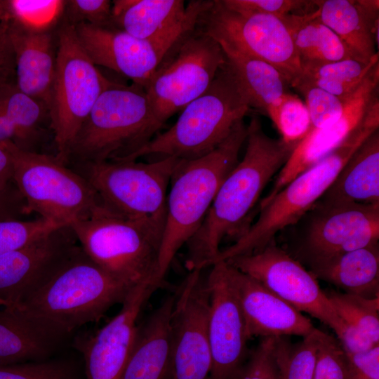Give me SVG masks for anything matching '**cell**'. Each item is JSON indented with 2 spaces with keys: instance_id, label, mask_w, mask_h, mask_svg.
Instances as JSON below:
<instances>
[{
  "instance_id": "obj_40",
  "label": "cell",
  "mask_w": 379,
  "mask_h": 379,
  "mask_svg": "<svg viewBox=\"0 0 379 379\" xmlns=\"http://www.w3.org/2000/svg\"><path fill=\"white\" fill-rule=\"evenodd\" d=\"M228 8L239 13H259L280 19L288 15H305L317 10L314 1L305 0H222Z\"/></svg>"
},
{
  "instance_id": "obj_33",
  "label": "cell",
  "mask_w": 379,
  "mask_h": 379,
  "mask_svg": "<svg viewBox=\"0 0 379 379\" xmlns=\"http://www.w3.org/2000/svg\"><path fill=\"white\" fill-rule=\"evenodd\" d=\"M321 331L315 328L297 343L276 339L275 356L280 379H313Z\"/></svg>"
},
{
  "instance_id": "obj_45",
  "label": "cell",
  "mask_w": 379,
  "mask_h": 379,
  "mask_svg": "<svg viewBox=\"0 0 379 379\" xmlns=\"http://www.w3.org/2000/svg\"><path fill=\"white\" fill-rule=\"evenodd\" d=\"M8 20L0 25V88L15 83V54L8 34Z\"/></svg>"
},
{
  "instance_id": "obj_25",
  "label": "cell",
  "mask_w": 379,
  "mask_h": 379,
  "mask_svg": "<svg viewBox=\"0 0 379 379\" xmlns=\"http://www.w3.org/2000/svg\"><path fill=\"white\" fill-rule=\"evenodd\" d=\"M175 294L168 295L140 326L122 379H171V315Z\"/></svg>"
},
{
  "instance_id": "obj_43",
  "label": "cell",
  "mask_w": 379,
  "mask_h": 379,
  "mask_svg": "<svg viewBox=\"0 0 379 379\" xmlns=\"http://www.w3.org/2000/svg\"><path fill=\"white\" fill-rule=\"evenodd\" d=\"M62 20L73 25L86 23L112 26V1L109 0L65 1Z\"/></svg>"
},
{
  "instance_id": "obj_30",
  "label": "cell",
  "mask_w": 379,
  "mask_h": 379,
  "mask_svg": "<svg viewBox=\"0 0 379 379\" xmlns=\"http://www.w3.org/2000/svg\"><path fill=\"white\" fill-rule=\"evenodd\" d=\"M215 39L244 89L251 108L266 112L270 105L289 92V83L275 67L226 40Z\"/></svg>"
},
{
  "instance_id": "obj_32",
  "label": "cell",
  "mask_w": 379,
  "mask_h": 379,
  "mask_svg": "<svg viewBox=\"0 0 379 379\" xmlns=\"http://www.w3.org/2000/svg\"><path fill=\"white\" fill-rule=\"evenodd\" d=\"M378 62V54L368 64L349 58L304 68L291 87L296 89L302 86H316L339 98L347 99Z\"/></svg>"
},
{
  "instance_id": "obj_4",
  "label": "cell",
  "mask_w": 379,
  "mask_h": 379,
  "mask_svg": "<svg viewBox=\"0 0 379 379\" xmlns=\"http://www.w3.org/2000/svg\"><path fill=\"white\" fill-rule=\"evenodd\" d=\"M379 129V102L332 152L291 180L267 204L259 208L258 220L232 245L220 249L214 263L260 251L275 235L296 224L313 208L345 164L373 133Z\"/></svg>"
},
{
  "instance_id": "obj_17",
  "label": "cell",
  "mask_w": 379,
  "mask_h": 379,
  "mask_svg": "<svg viewBox=\"0 0 379 379\" xmlns=\"http://www.w3.org/2000/svg\"><path fill=\"white\" fill-rule=\"evenodd\" d=\"M79 246L72 228L62 226L0 255V305L15 309L25 295L51 277Z\"/></svg>"
},
{
  "instance_id": "obj_3",
  "label": "cell",
  "mask_w": 379,
  "mask_h": 379,
  "mask_svg": "<svg viewBox=\"0 0 379 379\" xmlns=\"http://www.w3.org/2000/svg\"><path fill=\"white\" fill-rule=\"evenodd\" d=\"M247 136L244 120L208 154L180 159L170 182L166 222L159 256L157 282L161 287L177 252L201 225L222 182L239 162Z\"/></svg>"
},
{
  "instance_id": "obj_5",
  "label": "cell",
  "mask_w": 379,
  "mask_h": 379,
  "mask_svg": "<svg viewBox=\"0 0 379 379\" xmlns=\"http://www.w3.org/2000/svg\"><path fill=\"white\" fill-rule=\"evenodd\" d=\"M163 126L142 86L112 81L79 129L65 164L133 160Z\"/></svg>"
},
{
  "instance_id": "obj_20",
  "label": "cell",
  "mask_w": 379,
  "mask_h": 379,
  "mask_svg": "<svg viewBox=\"0 0 379 379\" xmlns=\"http://www.w3.org/2000/svg\"><path fill=\"white\" fill-rule=\"evenodd\" d=\"M147 281L134 286L120 311L93 335L74 341L84 357L86 379H122L143 306L157 289Z\"/></svg>"
},
{
  "instance_id": "obj_13",
  "label": "cell",
  "mask_w": 379,
  "mask_h": 379,
  "mask_svg": "<svg viewBox=\"0 0 379 379\" xmlns=\"http://www.w3.org/2000/svg\"><path fill=\"white\" fill-rule=\"evenodd\" d=\"M252 277L300 312L316 318L340 338L345 325L335 311L317 279L286 251L267 245L256 252L225 260Z\"/></svg>"
},
{
  "instance_id": "obj_38",
  "label": "cell",
  "mask_w": 379,
  "mask_h": 379,
  "mask_svg": "<svg viewBox=\"0 0 379 379\" xmlns=\"http://www.w3.org/2000/svg\"><path fill=\"white\" fill-rule=\"evenodd\" d=\"M0 379H81L68 361L43 360L0 365Z\"/></svg>"
},
{
  "instance_id": "obj_12",
  "label": "cell",
  "mask_w": 379,
  "mask_h": 379,
  "mask_svg": "<svg viewBox=\"0 0 379 379\" xmlns=\"http://www.w3.org/2000/svg\"><path fill=\"white\" fill-rule=\"evenodd\" d=\"M197 26L216 39L226 40L244 53L275 67L290 86L302 68L291 34L281 19L271 15L239 13L222 0L211 1Z\"/></svg>"
},
{
  "instance_id": "obj_44",
  "label": "cell",
  "mask_w": 379,
  "mask_h": 379,
  "mask_svg": "<svg viewBox=\"0 0 379 379\" xmlns=\"http://www.w3.org/2000/svg\"><path fill=\"white\" fill-rule=\"evenodd\" d=\"M345 353L350 379H379V345L366 352Z\"/></svg>"
},
{
  "instance_id": "obj_9",
  "label": "cell",
  "mask_w": 379,
  "mask_h": 379,
  "mask_svg": "<svg viewBox=\"0 0 379 379\" xmlns=\"http://www.w3.org/2000/svg\"><path fill=\"white\" fill-rule=\"evenodd\" d=\"M57 53L49 105L50 128L63 163L79 129L111 84L79 43L73 25L63 20L56 32Z\"/></svg>"
},
{
  "instance_id": "obj_46",
  "label": "cell",
  "mask_w": 379,
  "mask_h": 379,
  "mask_svg": "<svg viewBox=\"0 0 379 379\" xmlns=\"http://www.w3.org/2000/svg\"><path fill=\"white\" fill-rule=\"evenodd\" d=\"M27 214L25 201L15 184L0 189V220H22Z\"/></svg>"
},
{
  "instance_id": "obj_14",
  "label": "cell",
  "mask_w": 379,
  "mask_h": 379,
  "mask_svg": "<svg viewBox=\"0 0 379 379\" xmlns=\"http://www.w3.org/2000/svg\"><path fill=\"white\" fill-rule=\"evenodd\" d=\"M202 270L190 272L175 293L171 315V379H209V291Z\"/></svg>"
},
{
  "instance_id": "obj_11",
  "label": "cell",
  "mask_w": 379,
  "mask_h": 379,
  "mask_svg": "<svg viewBox=\"0 0 379 379\" xmlns=\"http://www.w3.org/2000/svg\"><path fill=\"white\" fill-rule=\"evenodd\" d=\"M225 61L218 41L197 24L184 34L145 88L158 121L164 125L206 91Z\"/></svg>"
},
{
  "instance_id": "obj_35",
  "label": "cell",
  "mask_w": 379,
  "mask_h": 379,
  "mask_svg": "<svg viewBox=\"0 0 379 379\" xmlns=\"http://www.w3.org/2000/svg\"><path fill=\"white\" fill-rule=\"evenodd\" d=\"M266 113L279 131L281 139L295 147L312 129L310 116L305 102L290 92L270 105Z\"/></svg>"
},
{
  "instance_id": "obj_41",
  "label": "cell",
  "mask_w": 379,
  "mask_h": 379,
  "mask_svg": "<svg viewBox=\"0 0 379 379\" xmlns=\"http://www.w3.org/2000/svg\"><path fill=\"white\" fill-rule=\"evenodd\" d=\"M313 379H350L347 355L340 343L322 331Z\"/></svg>"
},
{
  "instance_id": "obj_23",
  "label": "cell",
  "mask_w": 379,
  "mask_h": 379,
  "mask_svg": "<svg viewBox=\"0 0 379 379\" xmlns=\"http://www.w3.org/2000/svg\"><path fill=\"white\" fill-rule=\"evenodd\" d=\"M318 18L342 41L351 57L368 64L378 54V0L314 1Z\"/></svg>"
},
{
  "instance_id": "obj_15",
  "label": "cell",
  "mask_w": 379,
  "mask_h": 379,
  "mask_svg": "<svg viewBox=\"0 0 379 379\" xmlns=\"http://www.w3.org/2000/svg\"><path fill=\"white\" fill-rule=\"evenodd\" d=\"M310 211L300 250L304 259L378 244L379 204L317 201Z\"/></svg>"
},
{
  "instance_id": "obj_28",
  "label": "cell",
  "mask_w": 379,
  "mask_h": 379,
  "mask_svg": "<svg viewBox=\"0 0 379 379\" xmlns=\"http://www.w3.org/2000/svg\"><path fill=\"white\" fill-rule=\"evenodd\" d=\"M60 339L21 312L0 305V365L48 359Z\"/></svg>"
},
{
  "instance_id": "obj_1",
  "label": "cell",
  "mask_w": 379,
  "mask_h": 379,
  "mask_svg": "<svg viewBox=\"0 0 379 379\" xmlns=\"http://www.w3.org/2000/svg\"><path fill=\"white\" fill-rule=\"evenodd\" d=\"M246 141L242 159L225 178L201 225L186 244L185 267L190 272L211 267L222 240L233 237L235 241L245 232L262 191L295 148L267 135L256 115L247 125Z\"/></svg>"
},
{
  "instance_id": "obj_48",
  "label": "cell",
  "mask_w": 379,
  "mask_h": 379,
  "mask_svg": "<svg viewBox=\"0 0 379 379\" xmlns=\"http://www.w3.org/2000/svg\"><path fill=\"white\" fill-rule=\"evenodd\" d=\"M8 20L7 0H0V25Z\"/></svg>"
},
{
  "instance_id": "obj_10",
  "label": "cell",
  "mask_w": 379,
  "mask_h": 379,
  "mask_svg": "<svg viewBox=\"0 0 379 379\" xmlns=\"http://www.w3.org/2000/svg\"><path fill=\"white\" fill-rule=\"evenodd\" d=\"M180 161L164 157L151 162L127 160L68 166L89 182L106 209L165 225L168 189Z\"/></svg>"
},
{
  "instance_id": "obj_39",
  "label": "cell",
  "mask_w": 379,
  "mask_h": 379,
  "mask_svg": "<svg viewBox=\"0 0 379 379\" xmlns=\"http://www.w3.org/2000/svg\"><path fill=\"white\" fill-rule=\"evenodd\" d=\"M276 339L262 338L229 379H280L275 356Z\"/></svg>"
},
{
  "instance_id": "obj_18",
  "label": "cell",
  "mask_w": 379,
  "mask_h": 379,
  "mask_svg": "<svg viewBox=\"0 0 379 379\" xmlns=\"http://www.w3.org/2000/svg\"><path fill=\"white\" fill-rule=\"evenodd\" d=\"M80 44L92 62L147 86L159 65L178 41L138 39L113 26L74 25Z\"/></svg>"
},
{
  "instance_id": "obj_37",
  "label": "cell",
  "mask_w": 379,
  "mask_h": 379,
  "mask_svg": "<svg viewBox=\"0 0 379 379\" xmlns=\"http://www.w3.org/2000/svg\"><path fill=\"white\" fill-rule=\"evenodd\" d=\"M58 227L42 218L0 220V255L20 248Z\"/></svg>"
},
{
  "instance_id": "obj_8",
  "label": "cell",
  "mask_w": 379,
  "mask_h": 379,
  "mask_svg": "<svg viewBox=\"0 0 379 379\" xmlns=\"http://www.w3.org/2000/svg\"><path fill=\"white\" fill-rule=\"evenodd\" d=\"M0 143L11 157L13 182L29 213L35 212L60 227L70 226L102 206L89 182L55 155L22 150L11 141Z\"/></svg>"
},
{
  "instance_id": "obj_21",
  "label": "cell",
  "mask_w": 379,
  "mask_h": 379,
  "mask_svg": "<svg viewBox=\"0 0 379 379\" xmlns=\"http://www.w3.org/2000/svg\"><path fill=\"white\" fill-rule=\"evenodd\" d=\"M209 0H114L112 25L140 39L178 41L193 29Z\"/></svg>"
},
{
  "instance_id": "obj_42",
  "label": "cell",
  "mask_w": 379,
  "mask_h": 379,
  "mask_svg": "<svg viewBox=\"0 0 379 379\" xmlns=\"http://www.w3.org/2000/svg\"><path fill=\"white\" fill-rule=\"evenodd\" d=\"M296 90L304 96L310 116L311 131L338 119L348 99H343L316 86H302Z\"/></svg>"
},
{
  "instance_id": "obj_36",
  "label": "cell",
  "mask_w": 379,
  "mask_h": 379,
  "mask_svg": "<svg viewBox=\"0 0 379 379\" xmlns=\"http://www.w3.org/2000/svg\"><path fill=\"white\" fill-rule=\"evenodd\" d=\"M65 1L7 0L8 20L30 32L53 31L63 16Z\"/></svg>"
},
{
  "instance_id": "obj_24",
  "label": "cell",
  "mask_w": 379,
  "mask_h": 379,
  "mask_svg": "<svg viewBox=\"0 0 379 379\" xmlns=\"http://www.w3.org/2000/svg\"><path fill=\"white\" fill-rule=\"evenodd\" d=\"M8 29L15 54L17 88L48 109L55 71L57 37L55 40L53 31L30 32L9 20Z\"/></svg>"
},
{
  "instance_id": "obj_31",
  "label": "cell",
  "mask_w": 379,
  "mask_h": 379,
  "mask_svg": "<svg viewBox=\"0 0 379 379\" xmlns=\"http://www.w3.org/2000/svg\"><path fill=\"white\" fill-rule=\"evenodd\" d=\"M316 11L281 18L292 38L302 69L352 58L339 37L318 18Z\"/></svg>"
},
{
  "instance_id": "obj_34",
  "label": "cell",
  "mask_w": 379,
  "mask_h": 379,
  "mask_svg": "<svg viewBox=\"0 0 379 379\" xmlns=\"http://www.w3.org/2000/svg\"><path fill=\"white\" fill-rule=\"evenodd\" d=\"M326 293L345 326L358 330L379 345V297L368 299L335 291Z\"/></svg>"
},
{
  "instance_id": "obj_29",
  "label": "cell",
  "mask_w": 379,
  "mask_h": 379,
  "mask_svg": "<svg viewBox=\"0 0 379 379\" xmlns=\"http://www.w3.org/2000/svg\"><path fill=\"white\" fill-rule=\"evenodd\" d=\"M46 121L50 123L47 106L22 93L15 83L0 88V142L11 141L20 149L34 152Z\"/></svg>"
},
{
  "instance_id": "obj_6",
  "label": "cell",
  "mask_w": 379,
  "mask_h": 379,
  "mask_svg": "<svg viewBox=\"0 0 379 379\" xmlns=\"http://www.w3.org/2000/svg\"><path fill=\"white\" fill-rule=\"evenodd\" d=\"M250 109L226 60L206 91L187 105L175 124L156 135L133 160L152 154L182 160L203 157L217 148Z\"/></svg>"
},
{
  "instance_id": "obj_47",
  "label": "cell",
  "mask_w": 379,
  "mask_h": 379,
  "mask_svg": "<svg viewBox=\"0 0 379 379\" xmlns=\"http://www.w3.org/2000/svg\"><path fill=\"white\" fill-rule=\"evenodd\" d=\"M13 183L11 157L6 148L0 143V189H6Z\"/></svg>"
},
{
  "instance_id": "obj_26",
  "label": "cell",
  "mask_w": 379,
  "mask_h": 379,
  "mask_svg": "<svg viewBox=\"0 0 379 379\" xmlns=\"http://www.w3.org/2000/svg\"><path fill=\"white\" fill-rule=\"evenodd\" d=\"M310 272L343 291L373 299L379 297V245L320 258H305Z\"/></svg>"
},
{
  "instance_id": "obj_22",
  "label": "cell",
  "mask_w": 379,
  "mask_h": 379,
  "mask_svg": "<svg viewBox=\"0 0 379 379\" xmlns=\"http://www.w3.org/2000/svg\"><path fill=\"white\" fill-rule=\"evenodd\" d=\"M227 265L245 319L248 340L253 337L289 335L303 338L316 328L301 312L252 277Z\"/></svg>"
},
{
  "instance_id": "obj_16",
  "label": "cell",
  "mask_w": 379,
  "mask_h": 379,
  "mask_svg": "<svg viewBox=\"0 0 379 379\" xmlns=\"http://www.w3.org/2000/svg\"><path fill=\"white\" fill-rule=\"evenodd\" d=\"M206 274L209 291L208 336L212 367L209 379H229L246 360L248 340L245 319L225 261Z\"/></svg>"
},
{
  "instance_id": "obj_19",
  "label": "cell",
  "mask_w": 379,
  "mask_h": 379,
  "mask_svg": "<svg viewBox=\"0 0 379 379\" xmlns=\"http://www.w3.org/2000/svg\"><path fill=\"white\" fill-rule=\"evenodd\" d=\"M379 62L370 70L354 93L347 100L340 117L314 128L299 142L279 171L269 193L259 207L267 204L283 187L299 174L332 152L360 124L378 98Z\"/></svg>"
},
{
  "instance_id": "obj_7",
  "label": "cell",
  "mask_w": 379,
  "mask_h": 379,
  "mask_svg": "<svg viewBox=\"0 0 379 379\" xmlns=\"http://www.w3.org/2000/svg\"><path fill=\"white\" fill-rule=\"evenodd\" d=\"M165 225L125 217L102 206L70 227L85 253L112 277L133 288L157 282Z\"/></svg>"
},
{
  "instance_id": "obj_27",
  "label": "cell",
  "mask_w": 379,
  "mask_h": 379,
  "mask_svg": "<svg viewBox=\"0 0 379 379\" xmlns=\"http://www.w3.org/2000/svg\"><path fill=\"white\" fill-rule=\"evenodd\" d=\"M318 201L379 204V129L354 152Z\"/></svg>"
},
{
  "instance_id": "obj_2",
  "label": "cell",
  "mask_w": 379,
  "mask_h": 379,
  "mask_svg": "<svg viewBox=\"0 0 379 379\" xmlns=\"http://www.w3.org/2000/svg\"><path fill=\"white\" fill-rule=\"evenodd\" d=\"M132 288L100 268L79 245L15 310L61 338L98 321L113 305L122 304Z\"/></svg>"
}]
</instances>
